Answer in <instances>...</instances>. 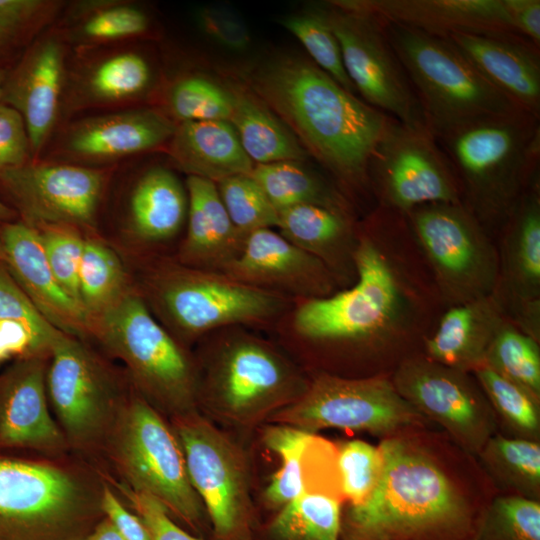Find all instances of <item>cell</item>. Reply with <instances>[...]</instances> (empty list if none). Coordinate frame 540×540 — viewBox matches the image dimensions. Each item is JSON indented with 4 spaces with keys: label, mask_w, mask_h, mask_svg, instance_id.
I'll use <instances>...</instances> for the list:
<instances>
[{
    "label": "cell",
    "mask_w": 540,
    "mask_h": 540,
    "mask_svg": "<svg viewBox=\"0 0 540 540\" xmlns=\"http://www.w3.org/2000/svg\"><path fill=\"white\" fill-rule=\"evenodd\" d=\"M176 125L154 110L103 115L79 123L68 138L69 150L86 159H111L146 151L170 140Z\"/></svg>",
    "instance_id": "obj_30"
},
{
    "label": "cell",
    "mask_w": 540,
    "mask_h": 540,
    "mask_svg": "<svg viewBox=\"0 0 540 540\" xmlns=\"http://www.w3.org/2000/svg\"><path fill=\"white\" fill-rule=\"evenodd\" d=\"M380 479L342 516L341 540H469L486 502L432 445L407 431L382 439Z\"/></svg>",
    "instance_id": "obj_3"
},
{
    "label": "cell",
    "mask_w": 540,
    "mask_h": 540,
    "mask_svg": "<svg viewBox=\"0 0 540 540\" xmlns=\"http://www.w3.org/2000/svg\"><path fill=\"white\" fill-rule=\"evenodd\" d=\"M47 396L68 445H105L126 401L116 374L85 340L61 332L46 373Z\"/></svg>",
    "instance_id": "obj_11"
},
{
    "label": "cell",
    "mask_w": 540,
    "mask_h": 540,
    "mask_svg": "<svg viewBox=\"0 0 540 540\" xmlns=\"http://www.w3.org/2000/svg\"><path fill=\"white\" fill-rule=\"evenodd\" d=\"M36 230L55 278L64 292L80 305L79 270L85 238L71 226H44Z\"/></svg>",
    "instance_id": "obj_45"
},
{
    "label": "cell",
    "mask_w": 540,
    "mask_h": 540,
    "mask_svg": "<svg viewBox=\"0 0 540 540\" xmlns=\"http://www.w3.org/2000/svg\"><path fill=\"white\" fill-rule=\"evenodd\" d=\"M281 24L299 40L315 65L345 90L357 95L345 71L338 40L322 9L287 16Z\"/></svg>",
    "instance_id": "obj_41"
},
{
    "label": "cell",
    "mask_w": 540,
    "mask_h": 540,
    "mask_svg": "<svg viewBox=\"0 0 540 540\" xmlns=\"http://www.w3.org/2000/svg\"><path fill=\"white\" fill-rule=\"evenodd\" d=\"M202 29L223 47L241 51L248 47L250 34L237 14L222 7H206L198 13Z\"/></svg>",
    "instance_id": "obj_51"
},
{
    "label": "cell",
    "mask_w": 540,
    "mask_h": 540,
    "mask_svg": "<svg viewBox=\"0 0 540 540\" xmlns=\"http://www.w3.org/2000/svg\"><path fill=\"white\" fill-rule=\"evenodd\" d=\"M14 215V211L0 201V224L9 222Z\"/></svg>",
    "instance_id": "obj_57"
},
{
    "label": "cell",
    "mask_w": 540,
    "mask_h": 540,
    "mask_svg": "<svg viewBox=\"0 0 540 540\" xmlns=\"http://www.w3.org/2000/svg\"><path fill=\"white\" fill-rule=\"evenodd\" d=\"M0 319H10L25 324L50 348L61 333L37 310L15 281L3 260H0Z\"/></svg>",
    "instance_id": "obj_47"
},
{
    "label": "cell",
    "mask_w": 540,
    "mask_h": 540,
    "mask_svg": "<svg viewBox=\"0 0 540 540\" xmlns=\"http://www.w3.org/2000/svg\"><path fill=\"white\" fill-rule=\"evenodd\" d=\"M79 540H125L116 526L107 518L92 533Z\"/></svg>",
    "instance_id": "obj_56"
},
{
    "label": "cell",
    "mask_w": 540,
    "mask_h": 540,
    "mask_svg": "<svg viewBox=\"0 0 540 540\" xmlns=\"http://www.w3.org/2000/svg\"><path fill=\"white\" fill-rule=\"evenodd\" d=\"M304 489L270 525L275 540H341L343 498L337 455L318 445L303 457Z\"/></svg>",
    "instance_id": "obj_24"
},
{
    "label": "cell",
    "mask_w": 540,
    "mask_h": 540,
    "mask_svg": "<svg viewBox=\"0 0 540 540\" xmlns=\"http://www.w3.org/2000/svg\"><path fill=\"white\" fill-rule=\"evenodd\" d=\"M142 297L157 320L184 340L225 327L266 323L287 307L282 294L179 262L154 268Z\"/></svg>",
    "instance_id": "obj_6"
},
{
    "label": "cell",
    "mask_w": 540,
    "mask_h": 540,
    "mask_svg": "<svg viewBox=\"0 0 540 540\" xmlns=\"http://www.w3.org/2000/svg\"><path fill=\"white\" fill-rule=\"evenodd\" d=\"M391 381L405 400L442 426L470 456L476 457L497 433L495 414L472 373L415 353L397 364Z\"/></svg>",
    "instance_id": "obj_14"
},
{
    "label": "cell",
    "mask_w": 540,
    "mask_h": 540,
    "mask_svg": "<svg viewBox=\"0 0 540 540\" xmlns=\"http://www.w3.org/2000/svg\"><path fill=\"white\" fill-rule=\"evenodd\" d=\"M231 96L229 123L245 153L256 164L303 162L308 153L285 124L247 87H227Z\"/></svg>",
    "instance_id": "obj_33"
},
{
    "label": "cell",
    "mask_w": 540,
    "mask_h": 540,
    "mask_svg": "<svg viewBox=\"0 0 540 540\" xmlns=\"http://www.w3.org/2000/svg\"><path fill=\"white\" fill-rule=\"evenodd\" d=\"M62 71L61 45L45 39L35 44L6 78L1 102L22 115L34 153L41 149L55 123Z\"/></svg>",
    "instance_id": "obj_27"
},
{
    "label": "cell",
    "mask_w": 540,
    "mask_h": 540,
    "mask_svg": "<svg viewBox=\"0 0 540 540\" xmlns=\"http://www.w3.org/2000/svg\"><path fill=\"white\" fill-rule=\"evenodd\" d=\"M476 457L501 495L540 501V442L496 433Z\"/></svg>",
    "instance_id": "obj_34"
},
{
    "label": "cell",
    "mask_w": 540,
    "mask_h": 540,
    "mask_svg": "<svg viewBox=\"0 0 540 540\" xmlns=\"http://www.w3.org/2000/svg\"><path fill=\"white\" fill-rule=\"evenodd\" d=\"M46 6L39 0H7L0 7V53L42 19Z\"/></svg>",
    "instance_id": "obj_52"
},
{
    "label": "cell",
    "mask_w": 540,
    "mask_h": 540,
    "mask_svg": "<svg viewBox=\"0 0 540 540\" xmlns=\"http://www.w3.org/2000/svg\"><path fill=\"white\" fill-rule=\"evenodd\" d=\"M355 280L342 291L300 300L292 326L302 338L410 356L432 331L444 305L406 215L378 206L357 227Z\"/></svg>",
    "instance_id": "obj_1"
},
{
    "label": "cell",
    "mask_w": 540,
    "mask_h": 540,
    "mask_svg": "<svg viewBox=\"0 0 540 540\" xmlns=\"http://www.w3.org/2000/svg\"><path fill=\"white\" fill-rule=\"evenodd\" d=\"M101 507L125 540H150L140 518L131 514L106 484L103 486Z\"/></svg>",
    "instance_id": "obj_54"
},
{
    "label": "cell",
    "mask_w": 540,
    "mask_h": 540,
    "mask_svg": "<svg viewBox=\"0 0 540 540\" xmlns=\"http://www.w3.org/2000/svg\"><path fill=\"white\" fill-rule=\"evenodd\" d=\"M0 240L3 262L43 317L65 334L92 338L86 314L55 278L39 232L23 222H5L0 224Z\"/></svg>",
    "instance_id": "obj_22"
},
{
    "label": "cell",
    "mask_w": 540,
    "mask_h": 540,
    "mask_svg": "<svg viewBox=\"0 0 540 540\" xmlns=\"http://www.w3.org/2000/svg\"><path fill=\"white\" fill-rule=\"evenodd\" d=\"M406 218L446 308L494 292L498 250L463 204H427L413 209Z\"/></svg>",
    "instance_id": "obj_8"
},
{
    "label": "cell",
    "mask_w": 540,
    "mask_h": 540,
    "mask_svg": "<svg viewBox=\"0 0 540 540\" xmlns=\"http://www.w3.org/2000/svg\"><path fill=\"white\" fill-rule=\"evenodd\" d=\"M51 348L25 324L0 319V366L9 360L50 356Z\"/></svg>",
    "instance_id": "obj_53"
},
{
    "label": "cell",
    "mask_w": 540,
    "mask_h": 540,
    "mask_svg": "<svg viewBox=\"0 0 540 540\" xmlns=\"http://www.w3.org/2000/svg\"><path fill=\"white\" fill-rule=\"evenodd\" d=\"M117 486L137 512L150 540H199L179 528L170 519L167 508L157 499L134 491L125 484Z\"/></svg>",
    "instance_id": "obj_49"
},
{
    "label": "cell",
    "mask_w": 540,
    "mask_h": 540,
    "mask_svg": "<svg viewBox=\"0 0 540 540\" xmlns=\"http://www.w3.org/2000/svg\"><path fill=\"white\" fill-rule=\"evenodd\" d=\"M169 141L170 156L179 169L214 183L251 174L255 165L228 121L181 122Z\"/></svg>",
    "instance_id": "obj_31"
},
{
    "label": "cell",
    "mask_w": 540,
    "mask_h": 540,
    "mask_svg": "<svg viewBox=\"0 0 540 540\" xmlns=\"http://www.w3.org/2000/svg\"><path fill=\"white\" fill-rule=\"evenodd\" d=\"M329 3L323 13L338 40L348 78L362 100L400 122L427 126L389 42L386 20L350 0Z\"/></svg>",
    "instance_id": "obj_12"
},
{
    "label": "cell",
    "mask_w": 540,
    "mask_h": 540,
    "mask_svg": "<svg viewBox=\"0 0 540 540\" xmlns=\"http://www.w3.org/2000/svg\"><path fill=\"white\" fill-rule=\"evenodd\" d=\"M350 2L379 15L386 21L443 38L455 32L516 33L504 0H350Z\"/></svg>",
    "instance_id": "obj_26"
},
{
    "label": "cell",
    "mask_w": 540,
    "mask_h": 540,
    "mask_svg": "<svg viewBox=\"0 0 540 540\" xmlns=\"http://www.w3.org/2000/svg\"><path fill=\"white\" fill-rule=\"evenodd\" d=\"M91 335L125 364L143 396L176 411L191 406L196 393L191 361L135 288L91 321Z\"/></svg>",
    "instance_id": "obj_7"
},
{
    "label": "cell",
    "mask_w": 540,
    "mask_h": 540,
    "mask_svg": "<svg viewBox=\"0 0 540 540\" xmlns=\"http://www.w3.org/2000/svg\"><path fill=\"white\" fill-rule=\"evenodd\" d=\"M313 434L289 425L269 427L264 441L281 458V467L265 491L272 506L283 507L297 498L304 489L303 455Z\"/></svg>",
    "instance_id": "obj_40"
},
{
    "label": "cell",
    "mask_w": 540,
    "mask_h": 540,
    "mask_svg": "<svg viewBox=\"0 0 540 540\" xmlns=\"http://www.w3.org/2000/svg\"><path fill=\"white\" fill-rule=\"evenodd\" d=\"M216 186L230 220L244 237L259 229L277 227V210L250 174L225 178Z\"/></svg>",
    "instance_id": "obj_42"
},
{
    "label": "cell",
    "mask_w": 540,
    "mask_h": 540,
    "mask_svg": "<svg viewBox=\"0 0 540 540\" xmlns=\"http://www.w3.org/2000/svg\"><path fill=\"white\" fill-rule=\"evenodd\" d=\"M31 147L22 115L0 102V171L28 163Z\"/></svg>",
    "instance_id": "obj_50"
},
{
    "label": "cell",
    "mask_w": 540,
    "mask_h": 540,
    "mask_svg": "<svg viewBox=\"0 0 540 540\" xmlns=\"http://www.w3.org/2000/svg\"><path fill=\"white\" fill-rule=\"evenodd\" d=\"M7 76L8 75H7L6 70L0 68V102L2 100L4 84H5Z\"/></svg>",
    "instance_id": "obj_58"
},
{
    "label": "cell",
    "mask_w": 540,
    "mask_h": 540,
    "mask_svg": "<svg viewBox=\"0 0 540 540\" xmlns=\"http://www.w3.org/2000/svg\"><path fill=\"white\" fill-rule=\"evenodd\" d=\"M495 294L508 318L540 341V187L534 180L500 230Z\"/></svg>",
    "instance_id": "obj_18"
},
{
    "label": "cell",
    "mask_w": 540,
    "mask_h": 540,
    "mask_svg": "<svg viewBox=\"0 0 540 540\" xmlns=\"http://www.w3.org/2000/svg\"><path fill=\"white\" fill-rule=\"evenodd\" d=\"M472 374L507 437L540 442V400L485 365Z\"/></svg>",
    "instance_id": "obj_37"
},
{
    "label": "cell",
    "mask_w": 540,
    "mask_h": 540,
    "mask_svg": "<svg viewBox=\"0 0 540 540\" xmlns=\"http://www.w3.org/2000/svg\"><path fill=\"white\" fill-rule=\"evenodd\" d=\"M169 107L181 122L229 121L231 96L227 87L202 76L176 82L169 93Z\"/></svg>",
    "instance_id": "obj_43"
},
{
    "label": "cell",
    "mask_w": 540,
    "mask_h": 540,
    "mask_svg": "<svg viewBox=\"0 0 540 540\" xmlns=\"http://www.w3.org/2000/svg\"><path fill=\"white\" fill-rule=\"evenodd\" d=\"M188 210V196L168 169H150L136 183L129 203V224L140 242L157 243L178 234Z\"/></svg>",
    "instance_id": "obj_32"
},
{
    "label": "cell",
    "mask_w": 540,
    "mask_h": 540,
    "mask_svg": "<svg viewBox=\"0 0 540 540\" xmlns=\"http://www.w3.org/2000/svg\"><path fill=\"white\" fill-rule=\"evenodd\" d=\"M0 260H3V251H2L1 240H0Z\"/></svg>",
    "instance_id": "obj_59"
},
{
    "label": "cell",
    "mask_w": 540,
    "mask_h": 540,
    "mask_svg": "<svg viewBox=\"0 0 540 540\" xmlns=\"http://www.w3.org/2000/svg\"><path fill=\"white\" fill-rule=\"evenodd\" d=\"M6 2L7 0H0V7L3 6Z\"/></svg>",
    "instance_id": "obj_60"
},
{
    "label": "cell",
    "mask_w": 540,
    "mask_h": 540,
    "mask_svg": "<svg viewBox=\"0 0 540 540\" xmlns=\"http://www.w3.org/2000/svg\"><path fill=\"white\" fill-rule=\"evenodd\" d=\"M336 449L343 498L348 500L349 506H359L371 496L380 479L379 447L362 440H350Z\"/></svg>",
    "instance_id": "obj_44"
},
{
    "label": "cell",
    "mask_w": 540,
    "mask_h": 540,
    "mask_svg": "<svg viewBox=\"0 0 540 540\" xmlns=\"http://www.w3.org/2000/svg\"><path fill=\"white\" fill-rule=\"evenodd\" d=\"M446 38L512 103L540 118L539 46L511 32H455Z\"/></svg>",
    "instance_id": "obj_23"
},
{
    "label": "cell",
    "mask_w": 540,
    "mask_h": 540,
    "mask_svg": "<svg viewBox=\"0 0 540 540\" xmlns=\"http://www.w3.org/2000/svg\"><path fill=\"white\" fill-rule=\"evenodd\" d=\"M243 78L258 97L350 193H366L369 164L390 116L300 56H279Z\"/></svg>",
    "instance_id": "obj_2"
},
{
    "label": "cell",
    "mask_w": 540,
    "mask_h": 540,
    "mask_svg": "<svg viewBox=\"0 0 540 540\" xmlns=\"http://www.w3.org/2000/svg\"><path fill=\"white\" fill-rule=\"evenodd\" d=\"M469 540H540V501L493 497L481 510Z\"/></svg>",
    "instance_id": "obj_39"
},
{
    "label": "cell",
    "mask_w": 540,
    "mask_h": 540,
    "mask_svg": "<svg viewBox=\"0 0 540 540\" xmlns=\"http://www.w3.org/2000/svg\"><path fill=\"white\" fill-rule=\"evenodd\" d=\"M483 365L540 400L539 341L524 333L511 320L499 329L486 352Z\"/></svg>",
    "instance_id": "obj_38"
},
{
    "label": "cell",
    "mask_w": 540,
    "mask_h": 540,
    "mask_svg": "<svg viewBox=\"0 0 540 540\" xmlns=\"http://www.w3.org/2000/svg\"><path fill=\"white\" fill-rule=\"evenodd\" d=\"M147 29V17L137 8L118 6L91 16L83 32L92 39L109 40L140 34Z\"/></svg>",
    "instance_id": "obj_48"
},
{
    "label": "cell",
    "mask_w": 540,
    "mask_h": 540,
    "mask_svg": "<svg viewBox=\"0 0 540 540\" xmlns=\"http://www.w3.org/2000/svg\"><path fill=\"white\" fill-rule=\"evenodd\" d=\"M222 274L300 300L328 296L336 292L338 282L321 260L272 228L248 234L241 253Z\"/></svg>",
    "instance_id": "obj_20"
},
{
    "label": "cell",
    "mask_w": 540,
    "mask_h": 540,
    "mask_svg": "<svg viewBox=\"0 0 540 540\" xmlns=\"http://www.w3.org/2000/svg\"><path fill=\"white\" fill-rule=\"evenodd\" d=\"M274 420L311 434L339 428L383 439L422 428L430 421L398 393L391 378L331 374L317 376Z\"/></svg>",
    "instance_id": "obj_10"
},
{
    "label": "cell",
    "mask_w": 540,
    "mask_h": 540,
    "mask_svg": "<svg viewBox=\"0 0 540 540\" xmlns=\"http://www.w3.org/2000/svg\"><path fill=\"white\" fill-rule=\"evenodd\" d=\"M119 256L106 244L86 239L79 270V303L91 321L131 288Z\"/></svg>",
    "instance_id": "obj_36"
},
{
    "label": "cell",
    "mask_w": 540,
    "mask_h": 540,
    "mask_svg": "<svg viewBox=\"0 0 540 540\" xmlns=\"http://www.w3.org/2000/svg\"><path fill=\"white\" fill-rule=\"evenodd\" d=\"M368 176L378 206L404 215L427 204H463L452 168L425 125L390 117L371 157Z\"/></svg>",
    "instance_id": "obj_13"
},
{
    "label": "cell",
    "mask_w": 540,
    "mask_h": 540,
    "mask_svg": "<svg viewBox=\"0 0 540 540\" xmlns=\"http://www.w3.org/2000/svg\"><path fill=\"white\" fill-rule=\"evenodd\" d=\"M102 486L72 467L0 456V531L62 524L101 499Z\"/></svg>",
    "instance_id": "obj_15"
},
{
    "label": "cell",
    "mask_w": 540,
    "mask_h": 540,
    "mask_svg": "<svg viewBox=\"0 0 540 540\" xmlns=\"http://www.w3.org/2000/svg\"><path fill=\"white\" fill-rule=\"evenodd\" d=\"M49 357L16 360L0 375V448L60 454L69 447L48 408Z\"/></svg>",
    "instance_id": "obj_21"
},
{
    "label": "cell",
    "mask_w": 540,
    "mask_h": 540,
    "mask_svg": "<svg viewBox=\"0 0 540 540\" xmlns=\"http://www.w3.org/2000/svg\"><path fill=\"white\" fill-rule=\"evenodd\" d=\"M517 110L482 118L435 136L459 186L463 205L488 233L539 178L540 122Z\"/></svg>",
    "instance_id": "obj_4"
},
{
    "label": "cell",
    "mask_w": 540,
    "mask_h": 540,
    "mask_svg": "<svg viewBox=\"0 0 540 540\" xmlns=\"http://www.w3.org/2000/svg\"><path fill=\"white\" fill-rule=\"evenodd\" d=\"M307 386L273 348L245 333L226 338L210 372L212 393L235 416L254 413Z\"/></svg>",
    "instance_id": "obj_19"
},
{
    "label": "cell",
    "mask_w": 540,
    "mask_h": 540,
    "mask_svg": "<svg viewBox=\"0 0 540 540\" xmlns=\"http://www.w3.org/2000/svg\"><path fill=\"white\" fill-rule=\"evenodd\" d=\"M0 184L26 225L78 228L95 224L104 178L81 166L26 163L1 170Z\"/></svg>",
    "instance_id": "obj_17"
},
{
    "label": "cell",
    "mask_w": 540,
    "mask_h": 540,
    "mask_svg": "<svg viewBox=\"0 0 540 540\" xmlns=\"http://www.w3.org/2000/svg\"><path fill=\"white\" fill-rule=\"evenodd\" d=\"M105 445L126 486L157 499L189 524L200 521L201 500L179 441L148 401L136 395L126 399Z\"/></svg>",
    "instance_id": "obj_9"
},
{
    "label": "cell",
    "mask_w": 540,
    "mask_h": 540,
    "mask_svg": "<svg viewBox=\"0 0 540 540\" xmlns=\"http://www.w3.org/2000/svg\"><path fill=\"white\" fill-rule=\"evenodd\" d=\"M150 77L144 58L135 53H122L106 59L94 70L89 87L100 99L119 100L142 92Z\"/></svg>",
    "instance_id": "obj_46"
},
{
    "label": "cell",
    "mask_w": 540,
    "mask_h": 540,
    "mask_svg": "<svg viewBox=\"0 0 540 540\" xmlns=\"http://www.w3.org/2000/svg\"><path fill=\"white\" fill-rule=\"evenodd\" d=\"M278 212V232L321 260L337 281L354 277L353 253L357 227L352 214L314 204H300Z\"/></svg>",
    "instance_id": "obj_29"
},
{
    "label": "cell",
    "mask_w": 540,
    "mask_h": 540,
    "mask_svg": "<svg viewBox=\"0 0 540 540\" xmlns=\"http://www.w3.org/2000/svg\"><path fill=\"white\" fill-rule=\"evenodd\" d=\"M186 186L188 224L177 262L222 273L241 253L246 237L230 220L216 183L188 176Z\"/></svg>",
    "instance_id": "obj_28"
},
{
    "label": "cell",
    "mask_w": 540,
    "mask_h": 540,
    "mask_svg": "<svg viewBox=\"0 0 540 540\" xmlns=\"http://www.w3.org/2000/svg\"><path fill=\"white\" fill-rule=\"evenodd\" d=\"M175 430L190 482L205 504L215 534L221 540L241 539L247 527L248 494L237 449L195 416H179Z\"/></svg>",
    "instance_id": "obj_16"
},
{
    "label": "cell",
    "mask_w": 540,
    "mask_h": 540,
    "mask_svg": "<svg viewBox=\"0 0 540 540\" xmlns=\"http://www.w3.org/2000/svg\"><path fill=\"white\" fill-rule=\"evenodd\" d=\"M422 342L423 355L441 365L472 373L502 325L510 320L492 294L446 308Z\"/></svg>",
    "instance_id": "obj_25"
},
{
    "label": "cell",
    "mask_w": 540,
    "mask_h": 540,
    "mask_svg": "<svg viewBox=\"0 0 540 540\" xmlns=\"http://www.w3.org/2000/svg\"><path fill=\"white\" fill-rule=\"evenodd\" d=\"M278 211L300 204H314L351 213L339 191L300 161L256 164L250 174Z\"/></svg>",
    "instance_id": "obj_35"
},
{
    "label": "cell",
    "mask_w": 540,
    "mask_h": 540,
    "mask_svg": "<svg viewBox=\"0 0 540 540\" xmlns=\"http://www.w3.org/2000/svg\"><path fill=\"white\" fill-rule=\"evenodd\" d=\"M386 32L435 136L482 118L522 110L447 38L389 21Z\"/></svg>",
    "instance_id": "obj_5"
},
{
    "label": "cell",
    "mask_w": 540,
    "mask_h": 540,
    "mask_svg": "<svg viewBox=\"0 0 540 540\" xmlns=\"http://www.w3.org/2000/svg\"><path fill=\"white\" fill-rule=\"evenodd\" d=\"M504 5L516 33L540 46V1L504 0Z\"/></svg>",
    "instance_id": "obj_55"
}]
</instances>
